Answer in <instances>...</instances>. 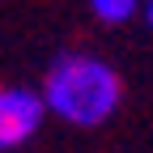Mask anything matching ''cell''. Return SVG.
Segmentation results:
<instances>
[{
  "label": "cell",
  "mask_w": 153,
  "mask_h": 153,
  "mask_svg": "<svg viewBox=\"0 0 153 153\" xmlns=\"http://www.w3.org/2000/svg\"><path fill=\"white\" fill-rule=\"evenodd\" d=\"M43 98L26 85H0V153L22 149L43 128Z\"/></svg>",
  "instance_id": "7a4b0ae2"
},
{
  "label": "cell",
  "mask_w": 153,
  "mask_h": 153,
  "mask_svg": "<svg viewBox=\"0 0 153 153\" xmlns=\"http://www.w3.org/2000/svg\"><path fill=\"white\" fill-rule=\"evenodd\" d=\"M43 111L68 128H102L123 102V81L111 60L94 51H64L55 55L43 76Z\"/></svg>",
  "instance_id": "6da1fadb"
},
{
  "label": "cell",
  "mask_w": 153,
  "mask_h": 153,
  "mask_svg": "<svg viewBox=\"0 0 153 153\" xmlns=\"http://www.w3.org/2000/svg\"><path fill=\"white\" fill-rule=\"evenodd\" d=\"M140 9H145V0H89V13L98 17L102 26H123Z\"/></svg>",
  "instance_id": "3957f363"
},
{
  "label": "cell",
  "mask_w": 153,
  "mask_h": 153,
  "mask_svg": "<svg viewBox=\"0 0 153 153\" xmlns=\"http://www.w3.org/2000/svg\"><path fill=\"white\" fill-rule=\"evenodd\" d=\"M145 22H149V30H153V0H145Z\"/></svg>",
  "instance_id": "277c9868"
}]
</instances>
